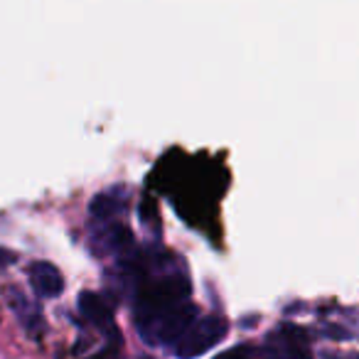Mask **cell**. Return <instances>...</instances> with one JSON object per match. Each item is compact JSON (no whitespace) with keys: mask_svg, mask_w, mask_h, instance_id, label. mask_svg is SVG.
I'll return each mask as SVG.
<instances>
[{"mask_svg":"<svg viewBox=\"0 0 359 359\" xmlns=\"http://www.w3.org/2000/svg\"><path fill=\"white\" fill-rule=\"evenodd\" d=\"M126 207L123 200V190H109V192H101L91 200V215L96 219H114L116 215H121Z\"/></svg>","mask_w":359,"mask_h":359,"instance_id":"277c9868","label":"cell"},{"mask_svg":"<svg viewBox=\"0 0 359 359\" xmlns=\"http://www.w3.org/2000/svg\"><path fill=\"white\" fill-rule=\"evenodd\" d=\"M30 285L40 298H60L65 290V278L57 266L47 261H37L30 266Z\"/></svg>","mask_w":359,"mask_h":359,"instance_id":"7a4b0ae2","label":"cell"},{"mask_svg":"<svg viewBox=\"0 0 359 359\" xmlns=\"http://www.w3.org/2000/svg\"><path fill=\"white\" fill-rule=\"evenodd\" d=\"M91 359H116L114 354H109V352H104V354H96V357H91Z\"/></svg>","mask_w":359,"mask_h":359,"instance_id":"ba28073f","label":"cell"},{"mask_svg":"<svg viewBox=\"0 0 359 359\" xmlns=\"http://www.w3.org/2000/svg\"><path fill=\"white\" fill-rule=\"evenodd\" d=\"M217 359H259V349L251 344H236V347L222 352Z\"/></svg>","mask_w":359,"mask_h":359,"instance_id":"52a82bcc","label":"cell"},{"mask_svg":"<svg viewBox=\"0 0 359 359\" xmlns=\"http://www.w3.org/2000/svg\"><path fill=\"white\" fill-rule=\"evenodd\" d=\"M99 239L109 254H126V251L133 246V236H130V231L126 229L123 224H116V222L106 224L104 231H99Z\"/></svg>","mask_w":359,"mask_h":359,"instance_id":"8992f818","label":"cell"},{"mask_svg":"<svg viewBox=\"0 0 359 359\" xmlns=\"http://www.w3.org/2000/svg\"><path fill=\"white\" fill-rule=\"evenodd\" d=\"M6 295H8V305H11V310L18 315V320L22 323V327L32 334L42 332L45 320H42V313H40V308H37L35 300H30L22 290H18V288H8Z\"/></svg>","mask_w":359,"mask_h":359,"instance_id":"3957f363","label":"cell"},{"mask_svg":"<svg viewBox=\"0 0 359 359\" xmlns=\"http://www.w3.org/2000/svg\"><path fill=\"white\" fill-rule=\"evenodd\" d=\"M79 308L96 327H114V318H111V308L99 298L96 293H81L79 298Z\"/></svg>","mask_w":359,"mask_h":359,"instance_id":"5b68a950","label":"cell"},{"mask_svg":"<svg viewBox=\"0 0 359 359\" xmlns=\"http://www.w3.org/2000/svg\"><path fill=\"white\" fill-rule=\"evenodd\" d=\"M229 332V323L222 315H205L187 327V332L175 342V354L180 359H195L215 349Z\"/></svg>","mask_w":359,"mask_h":359,"instance_id":"6da1fadb","label":"cell"},{"mask_svg":"<svg viewBox=\"0 0 359 359\" xmlns=\"http://www.w3.org/2000/svg\"><path fill=\"white\" fill-rule=\"evenodd\" d=\"M347 359H359V354H349V357Z\"/></svg>","mask_w":359,"mask_h":359,"instance_id":"9c48e42d","label":"cell"}]
</instances>
